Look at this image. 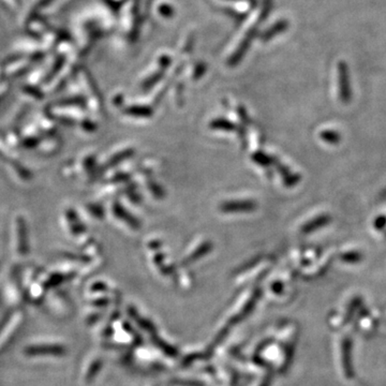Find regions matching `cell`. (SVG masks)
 I'll return each instance as SVG.
<instances>
[{"instance_id": "cell-4", "label": "cell", "mask_w": 386, "mask_h": 386, "mask_svg": "<svg viewBox=\"0 0 386 386\" xmlns=\"http://www.w3.org/2000/svg\"><path fill=\"white\" fill-rule=\"evenodd\" d=\"M210 126L213 128L221 129V130H233V128H234V124L222 120H214Z\"/></svg>"}, {"instance_id": "cell-2", "label": "cell", "mask_w": 386, "mask_h": 386, "mask_svg": "<svg viewBox=\"0 0 386 386\" xmlns=\"http://www.w3.org/2000/svg\"><path fill=\"white\" fill-rule=\"evenodd\" d=\"M114 210H115L116 216L120 217V218H122V220L126 221L128 224L131 225L132 228H138V222H136V220L134 218V217L127 215V213L124 212L122 206L116 205V206L114 207Z\"/></svg>"}, {"instance_id": "cell-1", "label": "cell", "mask_w": 386, "mask_h": 386, "mask_svg": "<svg viewBox=\"0 0 386 386\" xmlns=\"http://www.w3.org/2000/svg\"><path fill=\"white\" fill-rule=\"evenodd\" d=\"M255 207L250 201H230L221 205V210L225 213L250 212Z\"/></svg>"}, {"instance_id": "cell-3", "label": "cell", "mask_w": 386, "mask_h": 386, "mask_svg": "<svg viewBox=\"0 0 386 386\" xmlns=\"http://www.w3.org/2000/svg\"><path fill=\"white\" fill-rule=\"evenodd\" d=\"M127 114L131 116H138V117H148L152 115V110L148 108H141V106H134V108H127Z\"/></svg>"}, {"instance_id": "cell-5", "label": "cell", "mask_w": 386, "mask_h": 386, "mask_svg": "<svg viewBox=\"0 0 386 386\" xmlns=\"http://www.w3.org/2000/svg\"><path fill=\"white\" fill-rule=\"evenodd\" d=\"M131 150H126V152H122V154H118L117 156L114 157V158L110 160V166H115L120 161L124 160V159L131 156Z\"/></svg>"}]
</instances>
